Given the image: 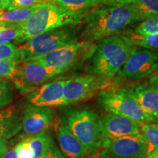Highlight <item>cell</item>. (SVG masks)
Here are the masks:
<instances>
[{
  "label": "cell",
  "mask_w": 158,
  "mask_h": 158,
  "mask_svg": "<svg viewBox=\"0 0 158 158\" xmlns=\"http://www.w3.org/2000/svg\"><path fill=\"white\" fill-rule=\"evenodd\" d=\"M56 138L63 158H85L89 153L63 123L57 128Z\"/></svg>",
  "instance_id": "16"
},
{
  "label": "cell",
  "mask_w": 158,
  "mask_h": 158,
  "mask_svg": "<svg viewBox=\"0 0 158 158\" xmlns=\"http://www.w3.org/2000/svg\"><path fill=\"white\" fill-rule=\"evenodd\" d=\"M39 5V4H38ZM38 5L9 11H0V21L4 23H22L27 21Z\"/></svg>",
  "instance_id": "21"
},
{
  "label": "cell",
  "mask_w": 158,
  "mask_h": 158,
  "mask_svg": "<svg viewBox=\"0 0 158 158\" xmlns=\"http://www.w3.org/2000/svg\"><path fill=\"white\" fill-rule=\"evenodd\" d=\"M74 26H68L48 31L29 39L24 45L18 47L19 62L29 61L56 49L78 42Z\"/></svg>",
  "instance_id": "5"
},
{
  "label": "cell",
  "mask_w": 158,
  "mask_h": 158,
  "mask_svg": "<svg viewBox=\"0 0 158 158\" xmlns=\"http://www.w3.org/2000/svg\"><path fill=\"white\" fill-rule=\"evenodd\" d=\"M62 73L64 72L59 69L43 66L34 61H23L18 64L16 73L12 81L17 89L27 94Z\"/></svg>",
  "instance_id": "9"
},
{
  "label": "cell",
  "mask_w": 158,
  "mask_h": 158,
  "mask_svg": "<svg viewBox=\"0 0 158 158\" xmlns=\"http://www.w3.org/2000/svg\"><path fill=\"white\" fill-rule=\"evenodd\" d=\"M43 0H0V11H9L34 6Z\"/></svg>",
  "instance_id": "25"
},
{
  "label": "cell",
  "mask_w": 158,
  "mask_h": 158,
  "mask_svg": "<svg viewBox=\"0 0 158 158\" xmlns=\"http://www.w3.org/2000/svg\"><path fill=\"white\" fill-rule=\"evenodd\" d=\"M82 17L81 13L68 10L51 2L43 1L31 17L23 23L22 32L15 41L23 43L53 29L79 24Z\"/></svg>",
  "instance_id": "2"
},
{
  "label": "cell",
  "mask_w": 158,
  "mask_h": 158,
  "mask_svg": "<svg viewBox=\"0 0 158 158\" xmlns=\"http://www.w3.org/2000/svg\"><path fill=\"white\" fill-rule=\"evenodd\" d=\"M98 100L108 113L130 118L140 125L155 122L139 106L130 88H106L99 93Z\"/></svg>",
  "instance_id": "6"
},
{
  "label": "cell",
  "mask_w": 158,
  "mask_h": 158,
  "mask_svg": "<svg viewBox=\"0 0 158 158\" xmlns=\"http://www.w3.org/2000/svg\"><path fill=\"white\" fill-rule=\"evenodd\" d=\"M19 62L15 59L0 60V81L13 80L15 73Z\"/></svg>",
  "instance_id": "26"
},
{
  "label": "cell",
  "mask_w": 158,
  "mask_h": 158,
  "mask_svg": "<svg viewBox=\"0 0 158 158\" xmlns=\"http://www.w3.org/2000/svg\"><path fill=\"white\" fill-rule=\"evenodd\" d=\"M133 5L142 21L158 16V0H135Z\"/></svg>",
  "instance_id": "23"
},
{
  "label": "cell",
  "mask_w": 158,
  "mask_h": 158,
  "mask_svg": "<svg viewBox=\"0 0 158 158\" xmlns=\"http://www.w3.org/2000/svg\"><path fill=\"white\" fill-rule=\"evenodd\" d=\"M133 48L118 35L106 37L96 45L89 58L86 71L90 74L113 78L127 61Z\"/></svg>",
  "instance_id": "3"
},
{
  "label": "cell",
  "mask_w": 158,
  "mask_h": 158,
  "mask_svg": "<svg viewBox=\"0 0 158 158\" xmlns=\"http://www.w3.org/2000/svg\"><path fill=\"white\" fill-rule=\"evenodd\" d=\"M62 8L75 13H82L98 5H101V0H48Z\"/></svg>",
  "instance_id": "22"
},
{
  "label": "cell",
  "mask_w": 158,
  "mask_h": 158,
  "mask_svg": "<svg viewBox=\"0 0 158 158\" xmlns=\"http://www.w3.org/2000/svg\"><path fill=\"white\" fill-rule=\"evenodd\" d=\"M2 158H17V147L15 146L13 149L6 152Z\"/></svg>",
  "instance_id": "34"
},
{
  "label": "cell",
  "mask_w": 158,
  "mask_h": 158,
  "mask_svg": "<svg viewBox=\"0 0 158 158\" xmlns=\"http://www.w3.org/2000/svg\"><path fill=\"white\" fill-rule=\"evenodd\" d=\"M40 158H63V156L57 148L56 144L54 143L51 146L48 151Z\"/></svg>",
  "instance_id": "30"
},
{
  "label": "cell",
  "mask_w": 158,
  "mask_h": 158,
  "mask_svg": "<svg viewBox=\"0 0 158 158\" xmlns=\"http://www.w3.org/2000/svg\"><path fill=\"white\" fill-rule=\"evenodd\" d=\"M98 158H145L146 145L141 135H128L104 144Z\"/></svg>",
  "instance_id": "11"
},
{
  "label": "cell",
  "mask_w": 158,
  "mask_h": 158,
  "mask_svg": "<svg viewBox=\"0 0 158 158\" xmlns=\"http://www.w3.org/2000/svg\"><path fill=\"white\" fill-rule=\"evenodd\" d=\"M141 21L133 4L104 5L93 10L86 15L83 36L90 42L101 40Z\"/></svg>",
  "instance_id": "1"
},
{
  "label": "cell",
  "mask_w": 158,
  "mask_h": 158,
  "mask_svg": "<svg viewBox=\"0 0 158 158\" xmlns=\"http://www.w3.org/2000/svg\"><path fill=\"white\" fill-rule=\"evenodd\" d=\"M64 81V79L59 78L43 84L32 92L26 94V100L37 107L51 108L68 106L63 93Z\"/></svg>",
  "instance_id": "13"
},
{
  "label": "cell",
  "mask_w": 158,
  "mask_h": 158,
  "mask_svg": "<svg viewBox=\"0 0 158 158\" xmlns=\"http://www.w3.org/2000/svg\"><path fill=\"white\" fill-rule=\"evenodd\" d=\"M54 143L45 132L28 136L17 144V158H40Z\"/></svg>",
  "instance_id": "15"
},
{
  "label": "cell",
  "mask_w": 158,
  "mask_h": 158,
  "mask_svg": "<svg viewBox=\"0 0 158 158\" xmlns=\"http://www.w3.org/2000/svg\"><path fill=\"white\" fill-rule=\"evenodd\" d=\"M119 36L132 47L137 46L151 51L158 50V34L143 35L134 31H127L122 32Z\"/></svg>",
  "instance_id": "19"
},
{
  "label": "cell",
  "mask_w": 158,
  "mask_h": 158,
  "mask_svg": "<svg viewBox=\"0 0 158 158\" xmlns=\"http://www.w3.org/2000/svg\"><path fill=\"white\" fill-rule=\"evenodd\" d=\"M13 100V85L7 81H0V110Z\"/></svg>",
  "instance_id": "28"
},
{
  "label": "cell",
  "mask_w": 158,
  "mask_h": 158,
  "mask_svg": "<svg viewBox=\"0 0 158 158\" xmlns=\"http://www.w3.org/2000/svg\"><path fill=\"white\" fill-rule=\"evenodd\" d=\"M140 125L130 118L108 113L100 119L102 146L108 142L128 135H140Z\"/></svg>",
  "instance_id": "12"
},
{
  "label": "cell",
  "mask_w": 158,
  "mask_h": 158,
  "mask_svg": "<svg viewBox=\"0 0 158 158\" xmlns=\"http://www.w3.org/2000/svg\"><path fill=\"white\" fill-rule=\"evenodd\" d=\"M22 130V115L14 106L0 110V138L10 139Z\"/></svg>",
  "instance_id": "18"
},
{
  "label": "cell",
  "mask_w": 158,
  "mask_h": 158,
  "mask_svg": "<svg viewBox=\"0 0 158 158\" xmlns=\"http://www.w3.org/2000/svg\"><path fill=\"white\" fill-rule=\"evenodd\" d=\"M62 123L89 151L102 146L100 116L88 108H66L62 112Z\"/></svg>",
  "instance_id": "4"
},
{
  "label": "cell",
  "mask_w": 158,
  "mask_h": 158,
  "mask_svg": "<svg viewBox=\"0 0 158 158\" xmlns=\"http://www.w3.org/2000/svg\"><path fill=\"white\" fill-rule=\"evenodd\" d=\"M145 158H158V149L155 150L152 153H151L149 155L147 156Z\"/></svg>",
  "instance_id": "35"
},
{
  "label": "cell",
  "mask_w": 158,
  "mask_h": 158,
  "mask_svg": "<svg viewBox=\"0 0 158 158\" xmlns=\"http://www.w3.org/2000/svg\"><path fill=\"white\" fill-rule=\"evenodd\" d=\"M22 23H6L0 31V45L16 40L22 32Z\"/></svg>",
  "instance_id": "24"
},
{
  "label": "cell",
  "mask_w": 158,
  "mask_h": 158,
  "mask_svg": "<svg viewBox=\"0 0 158 158\" xmlns=\"http://www.w3.org/2000/svg\"><path fill=\"white\" fill-rule=\"evenodd\" d=\"M7 149H8L7 140L0 138V158L2 157L3 155L7 152Z\"/></svg>",
  "instance_id": "33"
},
{
  "label": "cell",
  "mask_w": 158,
  "mask_h": 158,
  "mask_svg": "<svg viewBox=\"0 0 158 158\" xmlns=\"http://www.w3.org/2000/svg\"><path fill=\"white\" fill-rule=\"evenodd\" d=\"M5 23H4L1 22V21H0V31L2 30V29L3 28L4 26H5Z\"/></svg>",
  "instance_id": "36"
},
{
  "label": "cell",
  "mask_w": 158,
  "mask_h": 158,
  "mask_svg": "<svg viewBox=\"0 0 158 158\" xmlns=\"http://www.w3.org/2000/svg\"><path fill=\"white\" fill-rule=\"evenodd\" d=\"M148 84L158 91V67L149 75Z\"/></svg>",
  "instance_id": "32"
},
{
  "label": "cell",
  "mask_w": 158,
  "mask_h": 158,
  "mask_svg": "<svg viewBox=\"0 0 158 158\" xmlns=\"http://www.w3.org/2000/svg\"><path fill=\"white\" fill-rule=\"evenodd\" d=\"M138 34L157 35L158 34V16L143 20L135 27V31Z\"/></svg>",
  "instance_id": "27"
},
{
  "label": "cell",
  "mask_w": 158,
  "mask_h": 158,
  "mask_svg": "<svg viewBox=\"0 0 158 158\" xmlns=\"http://www.w3.org/2000/svg\"><path fill=\"white\" fill-rule=\"evenodd\" d=\"M130 89L143 111L158 123V91L148 84L138 85Z\"/></svg>",
  "instance_id": "17"
},
{
  "label": "cell",
  "mask_w": 158,
  "mask_h": 158,
  "mask_svg": "<svg viewBox=\"0 0 158 158\" xmlns=\"http://www.w3.org/2000/svg\"><path fill=\"white\" fill-rule=\"evenodd\" d=\"M157 67V54L149 49L133 47L118 74L128 80H139L149 76Z\"/></svg>",
  "instance_id": "10"
},
{
  "label": "cell",
  "mask_w": 158,
  "mask_h": 158,
  "mask_svg": "<svg viewBox=\"0 0 158 158\" xmlns=\"http://www.w3.org/2000/svg\"><path fill=\"white\" fill-rule=\"evenodd\" d=\"M18 47L11 43L0 45V60H10L15 59L18 60L17 56Z\"/></svg>",
  "instance_id": "29"
},
{
  "label": "cell",
  "mask_w": 158,
  "mask_h": 158,
  "mask_svg": "<svg viewBox=\"0 0 158 158\" xmlns=\"http://www.w3.org/2000/svg\"><path fill=\"white\" fill-rule=\"evenodd\" d=\"M95 47L93 42L83 40L62 47L29 61H34L43 66L57 68L65 72L82 61L89 58L93 54Z\"/></svg>",
  "instance_id": "7"
},
{
  "label": "cell",
  "mask_w": 158,
  "mask_h": 158,
  "mask_svg": "<svg viewBox=\"0 0 158 158\" xmlns=\"http://www.w3.org/2000/svg\"><path fill=\"white\" fill-rule=\"evenodd\" d=\"M140 135L146 145V157L158 149V123L152 122L141 124Z\"/></svg>",
  "instance_id": "20"
},
{
  "label": "cell",
  "mask_w": 158,
  "mask_h": 158,
  "mask_svg": "<svg viewBox=\"0 0 158 158\" xmlns=\"http://www.w3.org/2000/svg\"><path fill=\"white\" fill-rule=\"evenodd\" d=\"M55 112L51 108L30 106L26 108L22 116L23 135L28 137L45 132L52 125Z\"/></svg>",
  "instance_id": "14"
},
{
  "label": "cell",
  "mask_w": 158,
  "mask_h": 158,
  "mask_svg": "<svg viewBox=\"0 0 158 158\" xmlns=\"http://www.w3.org/2000/svg\"><path fill=\"white\" fill-rule=\"evenodd\" d=\"M135 0H101L102 5H126L133 4Z\"/></svg>",
  "instance_id": "31"
},
{
  "label": "cell",
  "mask_w": 158,
  "mask_h": 158,
  "mask_svg": "<svg viewBox=\"0 0 158 158\" xmlns=\"http://www.w3.org/2000/svg\"><path fill=\"white\" fill-rule=\"evenodd\" d=\"M110 79L90 73L66 79L63 87L65 101L70 105L93 98L107 87Z\"/></svg>",
  "instance_id": "8"
}]
</instances>
